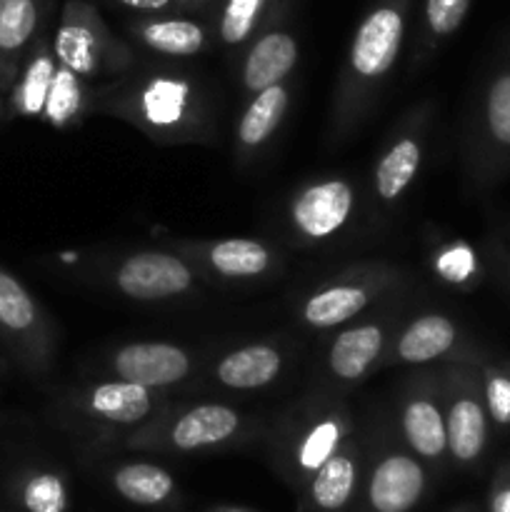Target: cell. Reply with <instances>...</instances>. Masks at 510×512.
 Wrapping results in <instances>:
<instances>
[{
  "mask_svg": "<svg viewBox=\"0 0 510 512\" xmlns=\"http://www.w3.org/2000/svg\"><path fill=\"white\" fill-rule=\"evenodd\" d=\"M373 298L368 283H335L310 295L303 305V320L313 328H335L363 313Z\"/></svg>",
  "mask_w": 510,
  "mask_h": 512,
  "instance_id": "obj_18",
  "label": "cell"
},
{
  "mask_svg": "<svg viewBox=\"0 0 510 512\" xmlns=\"http://www.w3.org/2000/svg\"><path fill=\"white\" fill-rule=\"evenodd\" d=\"M353 203L355 193L348 180H320L300 190L290 205V220L303 238L325 240L348 223Z\"/></svg>",
  "mask_w": 510,
  "mask_h": 512,
  "instance_id": "obj_5",
  "label": "cell"
},
{
  "mask_svg": "<svg viewBox=\"0 0 510 512\" xmlns=\"http://www.w3.org/2000/svg\"><path fill=\"white\" fill-rule=\"evenodd\" d=\"M133 30L150 50L163 55H195L205 45L203 25L193 23V20H143Z\"/></svg>",
  "mask_w": 510,
  "mask_h": 512,
  "instance_id": "obj_22",
  "label": "cell"
},
{
  "mask_svg": "<svg viewBox=\"0 0 510 512\" xmlns=\"http://www.w3.org/2000/svg\"><path fill=\"white\" fill-rule=\"evenodd\" d=\"M208 263L223 278H255L273 263V255L258 240L230 238L208 248Z\"/></svg>",
  "mask_w": 510,
  "mask_h": 512,
  "instance_id": "obj_23",
  "label": "cell"
},
{
  "mask_svg": "<svg viewBox=\"0 0 510 512\" xmlns=\"http://www.w3.org/2000/svg\"><path fill=\"white\" fill-rule=\"evenodd\" d=\"M485 410L498 425H510V375L503 370L485 373Z\"/></svg>",
  "mask_w": 510,
  "mask_h": 512,
  "instance_id": "obj_32",
  "label": "cell"
},
{
  "mask_svg": "<svg viewBox=\"0 0 510 512\" xmlns=\"http://www.w3.org/2000/svg\"><path fill=\"white\" fill-rule=\"evenodd\" d=\"M83 405L95 418L118 425H133L150 415L155 405V390L118 378L113 383L93 385L85 393Z\"/></svg>",
  "mask_w": 510,
  "mask_h": 512,
  "instance_id": "obj_12",
  "label": "cell"
},
{
  "mask_svg": "<svg viewBox=\"0 0 510 512\" xmlns=\"http://www.w3.org/2000/svg\"><path fill=\"white\" fill-rule=\"evenodd\" d=\"M298 63V43L285 30H268L248 50L243 63V83L250 93L283 83Z\"/></svg>",
  "mask_w": 510,
  "mask_h": 512,
  "instance_id": "obj_10",
  "label": "cell"
},
{
  "mask_svg": "<svg viewBox=\"0 0 510 512\" xmlns=\"http://www.w3.org/2000/svg\"><path fill=\"white\" fill-rule=\"evenodd\" d=\"M23 503L30 512H65L68 495H65L63 480L53 473L33 475L25 483Z\"/></svg>",
  "mask_w": 510,
  "mask_h": 512,
  "instance_id": "obj_30",
  "label": "cell"
},
{
  "mask_svg": "<svg viewBox=\"0 0 510 512\" xmlns=\"http://www.w3.org/2000/svg\"><path fill=\"white\" fill-rule=\"evenodd\" d=\"M290 103V90L283 83H275L270 88L255 93L250 105L245 108L243 118L238 123V143L245 150H255L273 138L278 125L283 123L285 110Z\"/></svg>",
  "mask_w": 510,
  "mask_h": 512,
  "instance_id": "obj_20",
  "label": "cell"
},
{
  "mask_svg": "<svg viewBox=\"0 0 510 512\" xmlns=\"http://www.w3.org/2000/svg\"><path fill=\"white\" fill-rule=\"evenodd\" d=\"M80 80L83 78H78L73 70H68L65 65L58 63L43 110V118L48 120L53 128H65V125L73 123L80 115V110H83L85 93Z\"/></svg>",
  "mask_w": 510,
  "mask_h": 512,
  "instance_id": "obj_26",
  "label": "cell"
},
{
  "mask_svg": "<svg viewBox=\"0 0 510 512\" xmlns=\"http://www.w3.org/2000/svg\"><path fill=\"white\" fill-rule=\"evenodd\" d=\"M455 340H458V328H455L453 320L440 313H428L415 318L403 330L395 355H398L400 363L408 365L430 363V360H438L445 353H450Z\"/></svg>",
  "mask_w": 510,
  "mask_h": 512,
  "instance_id": "obj_17",
  "label": "cell"
},
{
  "mask_svg": "<svg viewBox=\"0 0 510 512\" xmlns=\"http://www.w3.org/2000/svg\"><path fill=\"white\" fill-rule=\"evenodd\" d=\"M113 483L118 493L135 505L163 503L173 493V478L163 468L150 463L125 465L115 473Z\"/></svg>",
  "mask_w": 510,
  "mask_h": 512,
  "instance_id": "obj_24",
  "label": "cell"
},
{
  "mask_svg": "<svg viewBox=\"0 0 510 512\" xmlns=\"http://www.w3.org/2000/svg\"><path fill=\"white\" fill-rule=\"evenodd\" d=\"M190 355L170 343H130L113 355V370L120 380L160 390L190 375Z\"/></svg>",
  "mask_w": 510,
  "mask_h": 512,
  "instance_id": "obj_6",
  "label": "cell"
},
{
  "mask_svg": "<svg viewBox=\"0 0 510 512\" xmlns=\"http://www.w3.org/2000/svg\"><path fill=\"white\" fill-rule=\"evenodd\" d=\"M383 338V328L373 323L343 330L330 345V373L340 380H360L383 353Z\"/></svg>",
  "mask_w": 510,
  "mask_h": 512,
  "instance_id": "obj_16",
  "label": "cell"
},
{
  "mask_svg": "<svg viewBox=\"0 0 510 512\" xmlns=\"http://www.w3.org/2000/svg\"><path fill=\"white\" fill-rule=\"evenodd\" d=\"M0 338L28 368H43L50 358L48 318L23 283L0 268Z\"/></svg>",
  "mask_w": 510,
  "mask_h": 512,
  "instance_id": "obj_3",
  "label": "cell"
},
{
  "mask_svg": "<svg viewBox=\"0 0 510 512\" xmlns=\"http://www.w3.org/2000/svg\"><path fill=\"white\" fill-rule=\"evenodd\" d=\"M58 60L45 40H35L30 53L25 55V68L18 73V80L10 88V108L23 118H43L45 100H48L50 83H53Z\"/></svg>",
  "mask_w": 510,
  "mask_h": 512,
  "instance_id": "obj_13",
  "label": "cell"
},
{
  "mask_svg": "<svg viewBox=\"0 0 510 512\" xmlns=\"http://www.w3.org/2000/svg\"><path fill=\"white\" fill-rule=\"evenodd\" d=\"M403 433L410 448L423 458H440L448 450L445 413L430 395H413L405 403Z\"/></svg>",
  "mask_w": 510,
  "mask_h": 512,
  "instance_id": "obj_19",
  "label": "cell"
},
{
  "mask_svg": "<svg viewBox=\"0 0 510 512\" xmlns=\"http://www.w3.org/2000/svg\"><path fill=\"white\" fill-rule=\"evenodd\" d=\"M420 158H423V148H420L418 135H405L398 143L390 145L375 168V193L383 200H398L418 175Z\"/></svg>",
  "mask_w": 510,
  "mask_h": 512,
  "instance_id": "obj_21",
  "label": "cell"
},
{
  "mask_svg": "<svg viewBox=\"0 0 510 512\" xmlns=\"http://www.w3.org/2000/svg\"><path fill=\"white\" fill-rule=\"evenodd\" d=\"M120 5L133 10H145V13H158V10H170L178 5L175 0H118Z\"/></svg>",
  "mask_w": 510,
  "mask_h": 512,
  "instance_id": "obj_34",
  "label": "cell"
},
{
  "mask_svg": "<svg viewBox=\"0 0 510 512\" xmlns=\"http://www.w3.org/2000/svg\"><path fill=\"white\" fill-rule=\"evenodd\" d=\"M475 255L468 245H453V248L443 250L435 260V268L450 283H463L475 273Z\"/></svg>",
  "mask_w": 510,
  "mask_h": 512,
  "instance_id": "obj_33",
  "label": "cell"
},
{
  "mask_svg": "<svg viewBox=\"0 0 510 512\" xmlns=\"http://www.w3.org/2000/svg\"><path fill=\"white\" fill-rule=\"evenodd\" d=\"M53 53L78 78H100L130 65V50L115 38L88 0H65L55 30Z\"/></svg>",
  "mask_w": 510,
  "mask_h": 512,
  "instance_id": "obj_1",
  "label": "cell"
},
{
  "mask_svg": "<svg viewBox=\"0 0 510 512\" xmlns=\"http://www.w3.org/2000/svg\"><path fill=\"white\" fill-rule=\"evenodd\" d=\"M283 365V355L273 345H245V348L233 350L218 363L220 383L233 390H255L273 383Z\"/></svg>",
  "mask_w": 510,
  "mask_h": 512,
  "instance_id": "obj_15",
  "label": "cell"
},
{
  "mask_svg": "<svg viewBox=\"0 0 510 512\" xmlns=\"http://www.w3.org/2000/svg\"><path fill=\"white\" fill-rule=\"evenodd\" d=\"M490 512H510V483L498 485L490 498Z\"/></svg>",
  "mask_w": 510,
  "mask_h": 512,
  "instance_id": "obj_35",
  "label": "cell"
},
{
  "mask_svg": "<svg viewBox=\"0 0 510 512\" xmlns=\"http://www.w3.org/2000/svg\"><path fill=\"white\" fill-rule=\"evenodd\" d=\"M268 0H225L220 15V38L228 45H238L250 38L258 25Z\"/></svg>",
  "mask_w": 510,
  "mask_h": 512,
  "instance_id": "obj_28",
  "label": "cell"
},
{
  "mask_svg": "<svg viewBox=\"0 0 510 512\" xmlns=\"http://www.w3.org/2000/svg\"><path fill=\"white\" fill-rule=\"evenodd\" d=\"M410 0H378L360 20L345 65L343 98L355 103L380 83L400 55Z\"/></svg>",
  "mask_w": 510,
  "mask_h": 512,
  "instance_id": "obj_2",
  "label": "cell"
},
{
  "mask_svg": "<svg viewBox=\"0 0 510 512\" xmlns=\"http://www.w3.org/2000/svg\"><path fill=\"white\" fill-rule=\"evenodd\" d=\"M423 468L408 455H390L370 478V505L378 512H408L423 493Z\"/></svg>",
  "mask_w": 510,
  "mask_h": 512,
  "instance_id": "obj_9",
  "label": "cell"
},
{
  "mask_svg": "<svg viewBox=\"0 0 510 512\" xmlns=\"http://www.w3.org/2000/svg\"><path fill=\"white\" fill-rule=\"evenodd\" d=\"M50 0H0V88L15 83L20 63L38 40Z\"/></svg>",
  "mask_w": 510,
  "mask_h": 512,
  "instance_id": "obj_8",
  "label": "cell"
},
{
  "mask_svg": "<svg viewBox=\"0 0 510 512\" xmlns=\"http://www.w3.org/2000/svg\"><path fill=\"white\" fill-rule=\"evenodd\" d=\"M240 428V415L225 405L190 408L170 430V443L178 450H198L233 438Z\"/></svg>",
  "mask_w": 510,
  "mask_h": 512,
  "instance_id": "obj_14",
  "label": "cell"
},
{
  "mask_svg": "<svg viewBox=\"0 0 510 512\" xmlns=\"http://www.w3.org/2000/svg\"><path fill=\"white\" fill-rule=\"evenodd\" d=\"M340 438H343V425L338 418H325L305 435L303 445H300V468L318 470L328 458H333L338 450Z\"/></svg>",
  "mask_w": 510,
  "mask_h": 512,
  "instance_id": "obj_29",
  "label": "cell"
},
{
  "mask_svg": "<svg viewBox=\"0 0 510 512\" xmlns=\"http://www.w3.org/2000/svg\"><path fill=\"white\" fill-rule=\"evenodd\" d=\"M470 0H425V28L433 38H448L463 25Z\"/></svg>",
  "mask_w": 510,
  "mask_h": 512,
  "instance_id": "obj_31",
  "label": "cell"
},
{
  "mask_svg": "<svg viewBox=\"0 0 510 512\" xmlns=\"http://www.w3.org/2000/svg\"><path fill=\"white\" fill-rule=\"evenodd\" d=\"M355 488V463L348 455H338L325 460L318 470H315L313 480V500L323 510H338L348 503Z\"/></svg>",
  "mask_w": 510,
  "mask_h": 512,
  "instance_id": "obj_25",
  "label": "cell"
},
{
  "mask_svg": "<svg viewBox=\"0 0 510 512\" xmlns=\"http://www.w3.org/2000/svg\"><path fill=\"white\" fill-rule=\"evenodd\" d=\"M485 128L493 143L510 148V70L490 83L485 95Z\"/></svg>",
  "mask_w": 510,
  "mask_h": 512,
  "instance_id": "obj_27",
  "label": "cell"
},
{
  "mask_svg": "<svg viewBox=\"0 0 510 512\" xmlns=\"http://www.w3.org/2000/svg\"><path fill=\"white\" fill-rule=\"evenodd\" d=\"M448 450L460 463H473L480 458L488 443V410L473 390H463L450 398L445 410Z\"/></svg>",
  "mask_w": 510,
  "mask_h": 512,
  "instance_id": "obj_11",
  "label": "cell"
},
{
  "mask_svg": "<svg viewBox=\"0 0 510 512\" xmlns=\"http://www.w3.org/2000/svg\"><path fill=\"white\" fill-rule=\"evenodd\" d=\"M193 85L175 75H153L135 95V118L153 133H175L193 120Z\"/></svg>",
  "mask_w": 510,
  "mask_h": 512,
  "instance_id": "obj_7",
  "label": "cell"
},
{
  "mask_svg": "<svg viewBox=\"0 0 510 512\" xmlns=\"http://www.w3.org/2000/svg\"><path fill=\"white\" fill-rule=\"evenodd\" d=\"M115 285L133 300H168L193 288V270L178 255L140 250L128 255L115 270Z\"/></svg>",
  "mask_w": 510,
  "mask_h": 512,
  "instance_id": "obj_4",
  "label": "cell"
},
{
  "mask_svg": "<svg viewBox=\"0 0 510 512\" xmlns=\"http://www.w3.org/2000/svg\"><path fill=\"white\" fill-rule=\"evenodd\" d=\"M178 5H200V3H210V0H175Z\"/></svg>",
  "mask_w": 510,
  "mask_h": 512,
  "instance_id": "obj_36",
  "label": "cell"
}]
</instances>
